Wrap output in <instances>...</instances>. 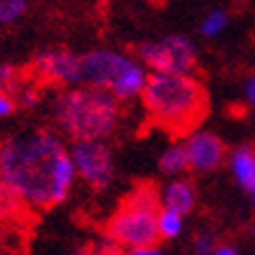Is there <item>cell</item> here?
I'll list each match as a JSON object with an SVG mask.
<instances>
[{
  "mask_svg": "<svg viewBox=\"0 0 255 255\" xmlns=\"http://www.w3.org/2000/svg\"><path fill=\"white\" fill-rule=\"evenodd\" d=\"M0 180L26 209L61 206L75 187L70 147L52 129H28L0 143Z\"/></svg>",
  "mask_w": 255,
  "mask_h": 255,
  "instance_id": "6da1fadb",
  "label": "cell"
},
{
  "mask_svg": "<svg viewBox=\"0 0 255 255\" xmlns=\"http://www.w3.org/2000/svg\"><path fill=\"white\" fill-rule=\"evenodd\" d=\"M140 106L155 127L176 138H185L209 115V92L197 75L150 73Z\"/></svg>",
  "mask_w": 255,
  "mask_h": 255,
  "instance_id": "7a4b0ae2",
  "label": "cell"
},
{
  "mask_svg": "<svg viewBox=\"0 0 255 255\" xmlns=\"http://www.w3.org/2000/svg\"><path fill=\"white\" fill-rule=\"evenodd\" d=\"M52 117L70 143L108 140L122 127L124 106L94 87H66L54 96Z\"/></svg>",
  "mask_w": 255,
  "mask_h": 255,
  "instance_id": "3957f363",
  "label": "cell"
},
{
  "mask_svg": "<svg viewBox=\"0 0 255 255\" xmlns=\"http://www.w3.org/2000/svg\"><path fill=\"white\" fill-rule=\"evenodd\" d=\"M150 70L133 54L117 49H89L80 54V87H94L120 103L140 99Z\"/></svg>",
  "mask_w": 255,
  "mask_h": 255,
  "instance_id": "277c9868",
  "label": "cell"
},
{
  "mask_svg": "<svg viewBox=\"0 0 255 255\" xmlns=\"http://www.w3.org/2000/svg\"><path fill=\"white\" fill-rule=\"evenodd\" d=\"M159 187L155 183H138L127 194L115 213L106 223V239L120 251H136L159 244L157 216H159Z\"/></svg>",
  "mask_w": 255,
  "mask_h": 255,
  "instance_id": "5b68a950",
  "label": "cell"
},
{
  "mask_svg": "<svg viewBox=\"0 0 255 255\" xmlns=\"http://www.w3.org/2000/svg\"><path fill=\"white\" fill-rule=\"evenodd\" d=\"M136 59L150 73L194 75L199 68V47L185 33H166L162 38L145 40L136 47Z\"/></svg>",
  "mask_w": 255,
  "mask_h": 255,
  "instance_id": "8992f818",
  "label": "cell"
},
{
  "mask_svg": "<svg viewBox=\"0 0 255 255\" xmlns=\"http://www.w3.org/2000/svg\"><path fill=\"white\" fill-rule=\"evenodd\" d=\"M75 176L94 192H103L115 180V157L106 140H78L70 145Z\"/></svg>",
  "mask_w": 255,
  "mask_h": 255,
  "instance_id": "52a82bcc",
  "label": "cell"
},
{
  "mask_svg": "<svg viewBox=\"0 0 255 255\" xmlns=\"http://www.w3.org/2000/svg\"><path fill=\"white\" fill-rule=\"evenodd\" d=\"M183 147H185V157H187V166L192 173H216L218 169H223L227 164V152L230 147L225 143L223 136H218L211 129H194L180 138Z\"/></svg>",
  "mask_w": 255,
  "mask_h": 255,
  "instance_id": "ba28073f",
  "label": "cell"
},
{
  "mask_svg": "<svg viewBox=\"0 0 255 255\" xmlns=\"http://www.w3.org/2000/svg\"><path fill=\"white\" fill-rule=\"evenodd\" d=\"M35 70L45 82L80 87V54L70 49H45L35 56Z\"/></svg>",
  "mask_w": 255,
  "mask_h": 255,
  "instance_id": "9c48e42d",
  "label": "cell"
},
{
  "mask_svg": "<svg viewBox=\"0 0 255 255\" xmlns=\"http://www.w3.org/2000/svg\"><path fill=\"white\" fill-rule=\"evenodd\" d=\"M199 204V192L190 176L169 178L159 185V206L187 218Z\"/></svg>",
  "mask_w": 255,
  "mask_h": 255,
  "instance_id": "30bf717a",
  "label": "cell"
},
{
  "mask_svg": "<svg viewBox=\"0 0 255 255\" xmlns=\"http://www.w3.org/2000/svg\"><path fill=\"white\" fill-rule=\"evenodd\" d=\"M225 166L230 171L234 185L253 199L255 197V145L253 143H239V145L230 147Z\"/></svg>",
  "mask_w": 255,
  "mask_h": 255,
  "instance_id": "8fae6325",
  "label": "cell"
},
{
  "mask_svg": "<svg viewBox=\"0 0 255 255\" xmlns=\"http://www.w3.org/2000/svg\"><path fill=\"white\" fill-rule=\"evenodd\" d=\"M157 169L166 180L169 178H180L190 173V166H187V157H185V147L180 140H173L159 152V159H157Z\"/></svg>",
  "mask_w": 255,
  "mask_h": 255,
  "instance_id": "7c38bea8",
  "label": "cell"
},
{
  "mask_svg": "<svg viewBox=\"0 0 255 255\" xmlns=\"http://www.w3.org/2000/svg\"><path fill=\"white\" fill-rule=\"evenodd\" d=\"M232 23V14L227 7H211L209 12H204V16L199 19V26H197V33H199L204 40H218L220 35L227 33Z\"/></svg>",
  "mask_w": 255,
  "mask_h": 255,
  "instance_id": "4fadbf2b",
  "label": "cell"
},
{
  "mask_svg": "<svg viewBox=\"0 0 255 255\" xmlns=\"http://www.w3.org/2000/svg\"><path fill=\"white\" fill-rule=\"evenodd\" d=\"M26 211L28 209L23 206V201L0 180V225L7 227V225H12V223H19Z\"/></svg>",
  "mask_w": 255,
  "mask_h": 255,
  "instance_id": "5bb4252c",
  "label": "cell"
},
{
  "mask_svg": "<svg viewBox=\"0 0 255 255\" xmlns=\"http://www.w3.org/2000/svg\"><path fill=\"white\" fill-rule=\"evenodd\" d=\"M183 232H185V218L173 213V211L159 209V216H157L159 241H176L178 237H183Z\"/></svg>",
  "mask_w": 255,
  "mask_h": 255,
  "instance_id": "9a60e30c",
  "label": "cell"
},
{
  "mask_svg": "<svg viewBox=\"0 0 255 255\" xmlns=\"http://www.w3.org/2000/svg\"><path fill=\"white\" fill-rule=\"evenodd\" d=\"M220 244L218 234L213 230H197L192 237V251L194 255H211Z\"/></svg>",
  "mask_w": 255,
  "mask_h": 255,
  "instance_id": "2e32d148",
  "label": "cell"
},
{
  "mask_svg": "<svg viewBox=\"0 0 255 255\" xmlns=\"http://www.w3.org/2000/svg\"><path fill=\"white\" fill-rule=\"evenodd\" d=\"M28 9V0H0V23L19 21Z\"/></svg>",
  "mask_w": 255,
  "mask_h": 255,
  "instance_id": "e0dca14e",
  "label": "cell"
},
{
  "mask_svg": "<svg viewBox=\"0 0 255 255\" xmlns=\"http://www.w3.org/2000/svg\"><path fill=\"white\" fill-rule=\"evenodd\" d=\"M241 99H244V106L255 113V68L241 82Z\"/></svg>",
  "mask_w": 255,
  "mask_h": 255,
  "instance_id": "ac0fdd59",
  "label": "cell"
},
{
  "mask_svg": "<svg viewBox=\"0 0 255 255\" xmlns=\"http://www.w3.org/2000/svg\"><path fill=\"white\" fill-rule=\"evenodd\" d=\"M82 255H120V248L110 239H101V241H94V244L85 246Z\"/></svg>",
  "mask_w": 255,
  "mask_h": 255,
  "instance_id": "d6986e66",
  "label": "cell"
},
{
  "mask_svg": "<svg viewBox=\"0 0 255 255\" xmlns=\"http://www.w3.org/2000/svg\"><path fill=\"white\" fill-rule=\"evenodd\" d=\"M14 110H16V99L5 89V87H0V117L12 115Z\"/></svg>",
  "mask_w": 255,
  "mask_h": 255,
  "instance_id": "ffe728a7",
  "label": "cell"
},
{
  "mask_svg": "<svg viewBox=\"0 0 255 255\" xmlns=\"http://www.w3.org/2000/svg\"><path fill=\"white\" fill-rule=\"evenodd\" d=\"M129 255H166V253L162 251V246H159V244H152V246L136 248V251H131Z\"/></svg>",
  "mask_w": 255,
  "mask_h": 255,
  "instance_id": "44dd1931",
  "label": "cell"
},
{
  "mask_svg": "<svg viewBox=\"0 0 255 255\" xmlns=\"http://www.w3.org/2000/svg\"><path fill=\"white\" fill-rule=\"evenodd\" d=\"M211 255H239V251H237L232 244H223V241H220V244L216 246V251H213Z\"/></svg>",
  "mask_w": 255,
  "mask_h": 255,
  "instance_id": "7402d4cb",
  "label": "cell"
},
{
  "mask_svg": "<svg viewBox=\"0 0 255 255\" xmlns=\"http://www.w3.org/2000/svg\"><path fill=\"white\" fill-rule=\"evenodd\" d=\"M253 209H255V197H253Z\"/></svg>",
  "mask_w": 255,
  "mask_h": 255,
  "instance_id": "603a6c76",
  "label": "cell"
}]
</instances>
